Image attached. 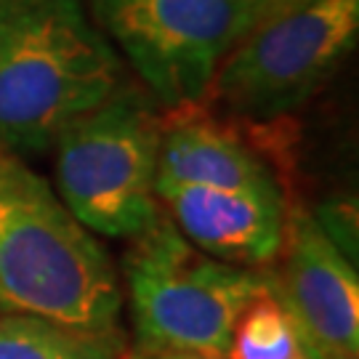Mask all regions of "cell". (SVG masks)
<instances>
[{
    "label": "cell",
    "instance_id": "1",
    "mask_svg": "<svg viewBox=\"0 0 359 359\" xmlns=\"http://www.w3.org/2000/svg\"><path fill=\"white\" fill-rule=\"evenodd\" d=\"M120 80L123 59L83 0H0V147L51 149Z\"/></svg>",
    "mask_w": 359,
    "mask_h": 359
},
{
    "label": "cell",
    "instance_id": "2",
    "mask_svg": "<svg viewBox=\"0 0 359 359\" xmlns=\"http://www.w3.org/2000/svg\"><path fill=\"white\" fill-rule=\"evenodd\" d=\"M123 287L96 234L16 152L0 147V314L117 327Z\"/></svg>",
    "mask_w": 359,
    "mask_h": 359
},
{
    "label": "cell",
    "instance_id": "3",
    "mask_svg": "<svg viewBox=\"0 0 359 359\" xmlns=\"http://www.w3.org/2000/svg\"><path fill=\"white\" fill-rule=\"evenodd\" d=\"M123 277L139 354L229 357L243 311L264 293V277L256 269L205 256L163 208L147 229L130 237Z\"/></svg>",
    "mask_w": 359,
    "mask_h": 359
},
{
    "label": "cell",
    "instance_id": "4",
    "mask_svg": "<svg viewBox=\"0 0 359 359\" xmlns=\"http://www.w3.org/2000/svg\"><path fill=\"white\" fill-rule=\"evenodd\" d=\"M163 126L149 96L120 86L56 136V194L86 229L130 240L152 224Z\"/></svg>",
    "mask_w": 359,
    "mask_h": 359
},
{
    "label": "cell",
    "instance_id": "5",
    "mask_svg": "<svg viewBox=\"0 0 359 359\" xmlns=\"http://www.w3.org/2000/svg\"><path fill=\"white\" fill-rule=\"evenodd\" d=\"M90 11L149 99L179 112L205 102L224 59L269 19V0H90Z\"/></svg>",
    "mask_w": 359,
    "mask_h": 359
},
{
    "label": "cell",
    "instance_id": "6",
    "mask_svg": "<svg viewBox=\"0 0 359 359\" xmlns=\"http://www.w3.org/2000/svg\"><path fill=\"white\" fill-rule=\"evenodd\" d=\"M359 38V0H311L248 32L218 67L208 99L229 115L271 123L327 83Z\"/></svg>",
    "mask_w": 359,
    "mask_h": 359
},
{
    "label": "cell",
    "instance_id": "7",
    "mask_svg": "<svg viewBox=\"0 0 359 359\" xmlns=\"http://www.w3.org/2000/svg\"><path fill=\"white\" fill-rule=\"evenodd\" d=\"M264 277V290L283 309L306 359H357L359 280L322 231L314 213L295 210L285 221L283 248Z\"/></svg>",
    "mask_w": 359,
    "mask_h": 359
},
{
    "label": "cell",
    "instance_id": "8",
    "mask_svg": "<svg viewBox=\"0 0 359 359\" xmlns=\"http://www.w3.org/2000/svg\"><path fill=\"white\" fill-rule=\"evenodd\" d=\"M157 200L176 229L205 256L243 266H271L285 237L283 192L216 189L157 181Z\"/></svg>",
    "mask_w": 359,
    "mask_h": 359
},
{
    "label": "cell",
    "instance_id": "9",
    "mask_svg": "<svg viewBox=\"0 0 359 359\" xmlns=\"http://www.w3.org/2000/svg\"><path fill=\"white\" fill-rule=\"evenodd\" d=\"M197 109H179L176 120L163 126L157 181L280 192L271 168L234 130Z\"/></svg>",
    "mask_w": 359,
    "mask_h": 359
},
{
    "label": "cell",
    "instance_id": "10",
    "mask_svg": "<svg viewBox=\"0 0 359 359\" xmlns=\"http://www.w3.org/2000/svg\"><path fill=\"white\" fill-rule=\"evenodd\" d=\"M0 359H130L117 327H80L38 314H0Z\"/></svg>",
    "mask_w": 359,
    "mask_h": 359
},
{
    "label": "cell",
    "instance_id": "11",
    "mask_svg": "<svg viewBox=\"0 0 359 359\" xmlns=\"http://www.w3.org/2000/svg\"><path fill=\"white\" fill-rule=\"evenodd\" d=\"M298 351L283 309L266 290L250 301L231 335V359H283Z\"/></svg>",
    "mask_w": 359,
    "mask_h": 359
},
{
    "label": "cell",
    "instance_id": "12",
    "mask_svg": "<svg viewBox=\"0 0 359 359\" xmlns=\"http://www.w3.org/2000/svg\"><path fill=\"white\" fill-rule=\"evenodd\" d=\"M317 224L322 226V231L333 240V245L348 258L357 264V218H354V205H335L327 203L317 213Z\"/></svg>",
    "mask_w": 359,
    "mask_h": 359
},
{
    "label": "cell",
    "instance_id": "13",
    "mask_svg": "<svg viewBox=\"0 0 359 359\" xmlns=\"http://www.w3.org/2000/svg\"><path fill=\"white\" fill-rule=\"evenodd\" d=\"M130 359H231V357L197 354V351H170V354H130Z\"/></svg>",
    "mask_w": 359,
    "mask_h": 359
},
{
    "label": "cell",
    "instance_id": "14",
    "mask_svg": "<svg viewBox=\"0 0 359 359\" xmlns=\"http://www.w3.org/2000/svg\"><path fill=\"white\" fill-rule=\"evenodd\" d=\"M283 359H306V357H304L301 351H295V354H290V357H283Z\"/></svg>",
    "mask_w": 359,
    "mask_h": 359
}]
</instances>
